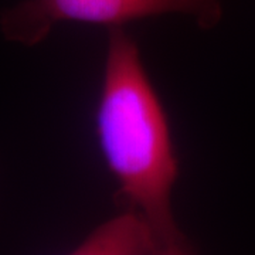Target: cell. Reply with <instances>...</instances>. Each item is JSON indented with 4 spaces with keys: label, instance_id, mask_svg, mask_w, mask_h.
I'll return each mask as SVG.
<instances>
[{
    "label": "cell",
    "instance_id": "1",
    "mask_svg": "<svg viewBox=\"0 0 255 255\" xmlns=\"http://www.w3.org/2000/svg\"><path fill=\"white\" fill-rule=\"evenodd\" d=\"M97 111L101 153L127 209L150 226L159 255L194 253L173 213L180 174L167 112L146 71L136 40L125 27H111Z\"/></svg>",
    "mask_w": 255,
    "mask_h": 255
},
{
    "label": "cell",
    "instance_id": "2",
    "mask_svg": "<svg viewBox=\"0 0 255 255\" xmlns=\"http://www.w3.org/2000/svg\"><path fill=\"white\" fill-rule=\"evenodd\" d=\"M164 14L190 17L211 30L223 17L221 0H23L0 14V31L10 43L36 47L60 23L75 21L124 27L136 20Z\"/></svg>",
    "mask_w": 255,
    "mask_h": 255
},
{
    "label": "cell",
    "instance_id": "3",
    "mask_svg": "<svg viewBox=\"0 0 255 255\" xmlns=\"http://www.w3.org/2000/svg\"><path fill=\"white\" fill-rule=\"evenodd\" d=\"M71 254L159 255V248L147 221L127 209L91 231Z\"/></svg>",
    "mask_w": 255,
    "mask_h": 255
}]
</instances>
